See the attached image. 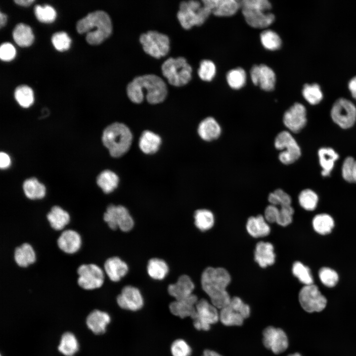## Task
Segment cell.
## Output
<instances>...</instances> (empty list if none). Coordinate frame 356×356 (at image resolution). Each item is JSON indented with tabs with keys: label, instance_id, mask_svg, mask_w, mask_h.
I'll return each instance as SVG.
<instances>
[{
	"label": "cell",
	"instance_id": "277c9868",
	"mask_svg": "<svg viewBox=\"0 0 356 356\" xmlns=\"http://www.w3.org/2000/svg\"><path fill=\"white\" fill-rule=\"evenodd\" d=\"M133 139L132 133L125 124L114 123L107 126L103 132L102 140L112 157L122 156L129 149Z\"/></svg>",
	"mask_w": 356,
	"mask_h": 356
},
{
	"label": "cell",
	"instance_id": "83f0119b",
	"mask_svg": "<svg viewBox=\"0 0 356 356\" xmlns=\"http://www.w3.org/2000/svg\"><path fill=\"white\" fill-rule=\"evenodd\" d=\"M221 128L215 118L208 117L203 120L198 128V133L203 140L210 141L217 139L221 135Z\"/></svg>",
	"mask_w": 356,
	"mask_h": 356
},
{
	"label": "cell",
	"instance_id": "ee69618b",
	"mask_svg": "<svg viewBox=\"0 0 356 356\" xmlns=\"http://www.w3.org/2000/svg\"><path fill=\"white\" fill-rule=\"evenodd\" d=\"M299 202L301 206L308 211L314 210L318 203L317 195L310 189L302 190L298 197Z\"/></svg>",
	"mask_w": 356,
	"mask_h": 356
},
{
	"label": "cell",
	"instance_id": "cb8c5ba5",
	"mask_svg": "<svg viewBox=\"0 0 356 356\" xmlns=\"http://www.w3.org/2000/svg\"><path fill=\"white\" fill-rule=\"evenodd\" d=\"M104 270L110 280L118 282L128 273V265L120 258L112 257L107 259L104 264Z\"/></svg>",
	"mask_w": 356,
	"mask_h": 356
},
{
	"label": "cell",
	"instance_id": "603a6c76",
	"mask_svg": "<svg viewBox=\"0 0 356 356\" xmlns=\"http://www.w3.org/2000/svg\"><path fill=\"white\" fill-rule=\"evenodd\" d=\"M198 301L197 297L193 294L185 299L172 302L169 305V309L172 313L181 318L192 317L195 312Z\"/></svg>",
	"mask_w": 356,
	"mask_h": 356
},
{
	"label": "cell",
	"instance_id": "f5cc1de1",
	"mask_svg": "<svg viewBox=\"0 0 356 356\" xmlns=\"http://www.w3.org/2000/svg\"><path fill=\"white\" fill-rule=\"evenodd\" d=\"M228 305L238 312L244 319L249 316L250 314V307L247 304H245L240 298L234 297L231 298Z\"/></svg>",
	"mask_w": 356,
	"mask_h": 356
},
{
	"label": "cell",
	"instance_id": "ffe728a7",
	"mask_svg": "<svg viewBox=\"0 0 356 356\" xmlns=\"http://www.w3.org/2000/svg\"><path fill=\"white\" fill-rule=\"evenodd\" d=\"M82 237L75 230L68 229L63 230L57 239L58 248L63 253L73 254L81 248Z\"/></svg>",
	"mask_w": 356,
	"mask_h": 356
},
{
	"label": "cell",
	"instance_id": "6125c7cd",
	"mask_svg": "<svg viewBox=\"0 0 356 356\" xmlns=\"http://www.w3.org/2000/svg\"><path fill=\"white\" fill-rule=\"evenodd\" d=\"M7 21V16L4 13L0 12V26L2 27L4 26Z\"/></svg>",
	"mask_w": 356,
	"mask_h": 356
},
{
	"label": "cell",
	"instance_id": "30bf717a",
	"mask_svg": "<svg viewBox=\"0 0 356 356\" xmlns=\"http://www.w3.org/2000/svg\"><path fill=\"white\" fill-rule=\"evenodd\" d=\"M274 146L277 149L281 151L278 158L284 164H292L301 156V149L299 145L288 131H282L277 135L274 140Z\"/></svg>",
	"mask_w": 356,
	"mask_h": 356
},
{
	"label": "cell",
	"instance_id": "7402d4cb",
	"mask_svg": "<svg viewBox=\"0 0 356 356\" xmlns=\"http://www.w3.org/2000/svg\"><path fill=\"white\" fill-rule=\"evenodd\" d=\"M194 289V283L187 275H181L176 283L170 284L168 287L169 294L175 298V300L188 298L193 294Z\"/></svg>",
	"mask_w": 356,
	"mask_h": 356
},
{
	"label": "cell",
	"instance_id": "8d00e7d4",
	"mask_svg": "<svg viewBox=\"0 0 356 356\" xmlns=\"http://www.w3.org/2000/svg\"><path fill=\"white\" fill-rule=\"evenodd\" d=\"M219 320L225 326H240L243 324L244 318L228 305L221 310Z\"/></svg>",
	"mask_w": 356,
	"mask_h": 356
},
{
	"label": "cell",
	"instance_id": "7dc6e473",
	"mask_svg": "<svg viewBox=\"0 0 356 356\" xmlns=\"http://www.w3.org/2000/svg\"><path fill=\"white\" fill-rule=\"evenodd\" d=\"M216 73V67L213 62L209 60H203L200 62L198 74L201 80L211 81L215 76Z\"/></svg>",
	"mask_w": 356,
	"mask_h": 356
},
{
	"label": "cell",
	"instance_id": "7bdbcfd3",
	"mask_svg": "<svg viewBox=\"0 0 356 356\" xmlns=\"http://www.w3.org/2000/svg\"><path fill=\"white\" fill-rule=\"evenodd\" d=\"M304 98L311 104L315 105L323 98V93L317 84H306L302 89Z\"/></svg>",
	"mask_w": 356,
	"mask_h": 356
},
{
	"label": "cell",
	"instance_id": "91938a15",
	"mask_svg": "<svg viewBox=\"0 0 356 356\" xmlns=\"http://www.w3.org/2000/svg\"><path fill=\"white\" fill-rule=\"evenodd\" d=\"M34 1V0H15L14 2L20 5L27 6Z\"/></svg>",
	"mask_w": 356,
	"mask_h": 356
},
{
	"label": "cell",
	"instance_id": "ab89813d",
	"mask_svg": "<svg viewBox=\"0 0 356 356\" xmlns=\"http://www.w3.org/2000/svg\"><path fill=\"white\" fill-rule=\"evenodd\" d=\"M229 86L234 89H238L244 86L246 82V74L242 68H236L228 72L226 76Z\"/></svg>",
	"mask_w": 356,
	"mask_h": 356
},
{
	"label": "cell",
	"instance_id": "ba28073f",
	"mask_svg": "<svg viewBox=\"0 0 356 356\" xmlns=\"http://www.w3.org/2000/svg\"><path fill=\"white\" fill-rule=\"evenodd\" d=\"M139 41L144 51L154 58H160L169 52V37L157 31H150L142 34L140 36Z\"/></svg>",
	"mask_w": 356,
	"mask_h": 356
},
{
	"label": "cell",
	"instance_id": "f1b7e54d",
	"mask_svg": "<svg viewBox=\"0 0 356 356\" xmlns=\"http://www.w3.org/2000/svg\"><path fill=\"white\" fill-rule=\"evenodd\" d=\"M318 156L319 164L322 168V176H329L333 169L335 162L339 158L338 154L331 148L322 147L319 149Z\"/></svg>",
	"mask_w": 356,
	"mask_h": 356
},
{
	"label": "cell",
	"instance_id": "f907efd6",
	"mask_svg": "<svg viewBox=\"0 0 356 356\" xmlns=\"http://www.w3.org/2000/svg\"><path fill=\"white\" fill-rule=\"evenodd\" d=\"M51 42L57 50L63 51L70 47L71 40L66 32H59L52 35Z\"/></svg>",
	"mask_w": 356,
	"mask_h": 356
},
{
	"label": "cell",
	"instance_id": "3957f363",
	"mask_svg": "<svg viewBox=\"0 0 356 356\" xmlns=\"http://www.w3.org/2000/svg\"><path fill=\"white\" fill-rule=\"evenodd\" d=\"M76 29L80 34H87L86 39L89 44L96 45L101 44L110 36L112 25L106 12L97 10L89 13L79 20Z\"/></svg>",
	"mask_w": 356,
	"mask_h": 356
},
{
	"label": "cell",
	"instance_id": "f546056e",
	"mask_svg": "<svg viewBox=\"0 0 356 356\" xmlns=\"http://www.w3.org/2000/svg\"><path fill=\"white\" fill-rule=\"evenodd\" d=\"M246 229L254 237H264L268 235L270 228L262 215L250 217L247 222Z\"/></svg>",
	"mask_w": 356,
	"mask_h": 356
},
{
	"label": "cell",
	"instance_id": "b9f144b4",
	"mask_svg": "<svg viewBox=\"0 0 356 356\" xmlns=\"http://www.w3.org/2000/svg\"><path fill=\"white\" fill-rule=\"evenodd\" d=\"M260 40L263 46L271 51L279 49L282 44L279 35L271 30L264 31L260 35Z\"/></svg>",
	"mask_w": 356,
	"mask_h": 356
},
{
	"label": "cell",
	"instance_id": "2e32d148",
	"mask_svg": "<svg viewBox=\"0 0 356 356\" xmlns=\"http://www.w3.org/2000/svg\"><path fill=\"white\" fill-rule=\"evenodd\" d=\"M306 115L305 107L301 103H295L284 113L283 123L292 132L297 133L306 126Z\"/></svg>",
	"mask_w": 356,
	"mask_h": 356
},
{
	"label": "cell",
	"instance_id": "44dd1931",
	"mask_svg": "<svg viewBox=\"0 0 356 356\" xmlns=\"http://www.w3.org/2000/svg\"><path fill=\"white\" fill-rule=\"evenodd\" d=\"M111 321V317L106 312L99 310L91 311L87 316L86 322L88 328L94 334L100 335L106 331Z\"/></svg>",
	"mask_w": 356,
	"mask_h": 356
},
{
	"label": "cell",
	"instance_id": "e0dca14e",
	"mask_svg": "<svg viewBox=\"0 0 356 356\" xmlns=\"http://www.w3.org/2000/svg\"><path fill=\"white\" fill-rule=\"evenodd\" d=\"M117 303L122 309L137 311L142 308L144 301L139 290L133 286H125L117 297Z\"/></svg>",
	"mask_w": 356,
	"mask_h": 356
},
{
	"label": "cell",
	"instance_id": "f6af8a7d",
	"mask_svg": "<svg viewBox=\"0 0 356 356\" xmlns=\"http://www.w3.org/2000/svg\"><path fill=\"white\" fill-rule=\"evenodd\" d=\"M293 275L305 285L313 284V278L310 268L300 262H295L292 267Z\"/></svg>",
	"mask_w": 356,
	"mask_h": 356
},
{
	"label": "cell",
	"instance_id": "5bb4252c",
	"mask_svg": "<svg viewBox=\"0 0 356 356\" xmlns=\"http://www.w3.org/2000/svg\"><path fill=\"white\" fill-rule=\"evenodd\" d=\"M299 300L303 309L307 312H318L326 307L327 300L314 284L304 286L299 294Z\"/></svg>",
	"mask_w": 356,
	"mask_h": 356
},
{
	"label": "cell",
	"instance_id": "d4e9b609",
	"mask_svg": "<svg viewBox=\"0 0 356 356\" xmlns=\"http://www.w3.org/2000/svg\"><path fill=\"white\" fill-rule=\"evenodd\" d=\"M13 258L18 267L25 268L35 263L36 254L32 246L25 242L15 248Z\"/></svg>",
	"mask_w": 356,
	"mask_h": 356
},
{
	"label": "cell",
	"instance_id": "681fc988",
	"mask_svg": "<svg viewBox=\"0 0 356 356\" xmlns=\"http://www.w3.org/2000/svg\"><path fill=\"white\" fill-rule=\"evenodd\" d=\"M318 275L321 282L328 287L335 286L339 279L337 273L334 270L326 267L320 269Z\"/></svg>",
	"mask_w": 356,
	"mask_h": 356
},
{
	"label": "cell",
	"instance_id": "c3c4849f",
	"mask_svg": "<svg viewBox=\"0 0 356 356\" xmlns=\"http://www.w3.org/2000/svg\"><path fill=\"white\" fill-rule=\"evenodd\" d=\"M268 200L271 205L276 206L291 205L292 201L290 195L281 189H277L270 193L268 195Z\"/></svg>",
	"mask_w": 356,
	"mask_h": 356
},
{
	"label": "cell",
	"instance_id": "d590c367",
	"mask_svg": "<svg viewBox=\"0 0 356 356\" xmlns=\"http://www.w3.org/2000/svg\"><path fill=\"white\" fill-rule=\"evenodd\" d=\"M147 271L150 277L155 280H162L169 272L166 262L159 258H152L147 264Z\"/></svg>",
	"mask_w": 356,
	"mask_h": 356
},
{
	"label": "cell",
	"instance_id": "484cf974",
	"mask_svg": "<svg viewBox=\"0 0 356 356\" xmlns=\"http://www.w3.org/2000/svg\"><path fill=\"white\" fill-rule=\"evenodd\" d=\"M254 257L255 261L263 268L273 265L275 262V255L272 244L263 241L258 243Z\"/></svg>",
	"mask_w": 356,
	"mask_h": 356
},
{
	"label": "cell",
	"instance_id": "9c48e42d",
	"mask_svg": "<svg viewBox=\"0 0 356 356\" xmlns=\"http://www.w3.org/2000/svg\"><path fill=\"white\" fill-rule=\"evenodd\" d=\"M78 275L77 282L81 288L86 290H92L99 288L103 284L104 273L98 265L93 264H83L77 269Z\"/></svg>",
	"mask_w": 356,
	"mask_h": 356
},
{
	"label": "cell",
	"instance_id": "836d02e7",
	"mask_svg": "<svg viewBox=\"0 0 356 356\" xmlns=\"http://www.w3.org/2000/svg\"><path fill=\"white\" fill-rule=\"evenodd\" d=\"M23 188L25 196L31 200L42 199L46 193L44 185L36 178L26 179L24 182Z\"/></svg>",
	"mask_w": 356,
	"mask_h": 356
},
{
	"label": "cell",
	"instance_id": "d6a6232c",
	"mask_svg": "<svg viewBox=\"0 0 356 356\" xmlns=\"http://www.w3.org/2000/svg\"><path fill=\"white\" fill-rule=\"evenodd\" d=\"M13 38L19 46L26 47L32 44L34 36L31 27L24 23H19L14 28Z\"/></svg>",
	"mask_w": 356,
	"mask_h": 356
},
{
	"label": "cell",
	"instance_id": "9f6ffc18",
	"mask_svg": "<svg viewBox=\"0 0 356 356\" xmlns=\"http://www.w3.org/2000/svg\"><path fill=\"white\" fill-rule=\"evenodd\" d=\"M279 214V209L276 206L270 205L265 211V218L269 222H277Z\"/></svg>",
	"mask_w": 356,
	"mask_h": 356
},
{
	"label": "cell",
	"instance_id": "11a10c76",
	"mask_svg": "<svg viewBox=\"0 0 356 356\" xmlns=\"http://www.w3.org/2000/svg\"><path fill=\"white\" fill-rule=\"evenodd\" d=\"M355 160L352 157H347L344 160L342 167V175L347 182H353L352 173Z\"/></svg>",
	"mask_w": 356,
	"mask_h": 356
},
{
	"label": "cell",
	"instance_id": "816d5d0a",
	"mask_svg": "<svg viewBox=\"0 0 356 356\" xmlns=\"http://www.w3.org/2000/svg\"><path fill=\"white\" fill-rule=\"evenodd\" d=\"M171 352L173 356H190L192 351L189 344L183 339H177L173 342L171 346Z\"/></svg>",
	"mask_w": 356,
	"mask_h": 356
},
{
	"label": "cell",
	"instance_id": "7a4b0ae2",
	"mask_svg": "<svg viewBox=\"0 0 356 356\" xmlns=\"http://www.w3.org/2000/svg\"><path fill=\"white\" fill-rule=\"evenodd\" d=\"M231 280L228 272L222 267H208L201 275L203 290L209 296L211 304L221 310L230 303L231 298L226 288Z\"/></svg>",
	"mask_w": 356,
	"mask_h": 356
},
{
	"label": "cell",
	"instance_id": "ac0fdd59",
	"mask_svg": "<svg viewBox=\"0 0 356 356\" xmlns=\"http://www.w3.org/2000/svg\"><path fill=\"white\" fill-rule=\"evenodd\" d=\"M252 83L265 91H271L275 87V74L272 69L265 64L256 65L250 70Z\"/></svg>",
	"mask_w": 356,
	"mask_h": 356
},
{
	"label": "cell",
	"instance_id": "8fae6325",
	"mask_svg": "<svg viewBox=\"0 0 356 356\" xmlns=\"http://www.w3.org/2000/svg\"><path fill=\"white\" fill-rule=\"evenodd\" d=\"M103 220L110 228H119L124 232L130 231L134 227V221L128 209L122 205H109L103 214Z\"/></svg>",
	"mask_w": 356,
	"mask_h": 356
},
{
	"label": "cell",
	"instance_id": "6f0895ef",
	"mask_svg": "<svg viewBox=\"0 0 356 356\" xmlns=\"http://www.w3.org/2000/svg\"><path fill=\"white\" fill-rule=\"evenodd\" d=\"M11 160L9 155L5 152H1L0 154V167L1 169H5L9 167Z\"/></svg>",
	"mask_w": 356,
	"mask_h": 356
},
{
	"label": "cell",
	"instance_id": "5b68a950",
	"mask_svg": "<svg viewBox=\"0 0 356 356\" xmlns=\"http://www.w3.org/2000/svg\"><path fill=\"white\" fill-rule=\"evenodd\" d=\"M240 1L243 15L251 27L266 28L274 21V14L268 12L271 8V4L268 0H242Z\"/></svg>",
	"mask_w": 356,
	"mask_h": 356
},
{
	"label": "cell",
	"instance_id": "4fadbf2b",
	"mask_svg": "<svg viewBox=\"0 0 356 356\" xmlns=\"http://www.w3.org/2000/svg\"><path fill=\"white\" fill-rule=\"evenodd\" d=\"M330 114L333 122L340 127L349 129L356 121V107L351 101L340 98L333 104Z\"/></svg>",
	"mask_w": 356,
	"mask_h": 356
},
{
	"label": "cell",
	"instance_id": "94428289",
	"mask_svg": "<svg viewBox=\"0 0 356 356\" xmlns=\"http://www.w3.org/2000/svg\"><path fill=\"white\" fill-rule=\"evenodd\" d=\"M203 356H222L218 353L211 350H205Z\"/></svg>",
	"mask_w": 356,
	"mask_h": 356
},
{
	"label": "cell",
	"instance_id": "1f68e13d",
	"mask_svg": "<svg viewBox=\"0 0 356 356\" xmlns=\"http://www.w3.org/2000/svg\"><path fill=\"white\" fill-rule=\"evenodd\" d=\"M57 349L65 356H74L79 351V344L73 333L65 332L61 337Z\"/></svg>",
	"mask_w": 356,
	"mask_h": 356
},
{
	"label": "cell",
	"instance_id": "f35d334b",
	"mask_svg": "<svg viewBox=\"0 0 356 356\" xmlns=\"http://www.w3.org/2000/svg\"><path fill=\"white\" fill-rule=\"evenodd\" d=\"M195 226L201 231L210 229L214 224V216L211 211L207 209L196 210L194 215Z\"/></svg>",
	"mask_w": 356,
	"mask_h": 356
},
{
	"label": "cell",
	"instance_id": "bcb514c9",
	"mask_svg": "<svg viewBox=\"0 0 356 356\" xmlns=\"http://www.w3.org/2000/svg\"><path fill=\"white\" fill-rule=\"evenodd\" d=\"M35 14L38 20L44 23H51L56 18V13L51 6L37 5L34 8Z\"/></svg>",
	"mask_w": 356,
	"mask_h": 356
},
{
	"label": "cell",
	"instance_id": "9a60e30c",
	"mask_svg": "<svg viewBox=\"0 0 356 356\" xmlns=\"http://www.w3.org/2000/svg\"><path fill=\"white\" fill-rule=\"evenodd\" d=\"M264 346L275 354L285 351L288 346V340L285 332L280 328L268 326L263 333Z\"/></svg>",
	"mask_w": 356,
	"mask_h": 356
},
{
	"label": "cell",
	"instance_id": "d6986e66",
	"mask_svg": "<svg viewBox=\"0 0 356 356\" xmlns=\"http://www.w3.org/2000/svg\"><path fill=\"white\" fill-rule=\"evenodd\" d=\"M203 3L217 16L227 17L235 14L241 8L240 0H203Z\"/></svg>",
	"mask_w": 356,
	"mask_h": 356
},
{
	"label": "cell",
	"instance_id": "4dcf8cb0",
	"mask_svg": "<svg viewBox=\"0 0 356 356\" xmlns=\"http://www.w3.org/2000/svg\"><path fill=\"white\" fill-rule=\"evenodd\" d=\"M161 143L159 135L150 131H144L139 140V146L145 154H153L158 151Z\"/></svg>",
	"mask_w": 356,
	"mask_h": 356
},
{
	"label": "cell",
	"instance_id": "db71d44e",
	"mask_svg": "<svg viewBox=\"0 0 356 356\" xmlns=\"http://www.w3.org/2000/svg\"><path fill=\"white\" fill-rule=\"evenodd\" d=\"M16 50L14 46L9 43H2L0 47V58L5 61L12 60L15 56Z\"/></svg>",
	"mask_w": 356,
	"mask_h": 356
},
{
	"label": "cell",
	"instance_id": "8992f818",
	"mask_svg": "<svg viewBox=\"0 0 356 356\" xmlns=\"http://www.w3.org/2000/svg\"><path fill=\"white\" fill-rule=\"evenodd\" d=\"M210 14L211 11L202 1H184L179 5L177 17L182 27L188 30L194 26L202 25Z\"/></svg>",
	"mask_w": 356,
	"mask_h": 356
},
{
	"label": "cell",
	"instance_id": "7c38bea8",
	"mask_svg": "<svg viewBox=\"0 0 356 356\" xmlns=\"http://www.w3.org/2000/svg\"><path fill=\"white\" fill-rule=\"evenodd\" d=\"M194 327L198 330H209L212 324L219 320V312L213 305L202 299L196 305V311L191 317Z\"/></svg>",
	"mask_w": 356,
	"mask_h": 356
},
{
	"label": "cell",
	"instance_id": "74e56055",
	"mask_svg": "<svg viewBox=\"0 0 356 356\" xmlns=\"http://www.w3.org/2000/svg\"><path fill=\"white\" fill-rule=\"evenodd\" d=\"M312 225L316 232L321 235H325L331 232L334 226V222L328 214H320L313 218Z\"/></svg>",
	"mask_w": 356,
	"mask_h": 356
},
{
	"label": "cell",
	"instance_id": "52a82bcc",
	"mask_svg": "<svg viewBox=\"0 0 356 356\" xmlns=\"http://www.w3.org/2000/svg\"><path fill=\"white\" fill-rule=\"evenodd\" d=\"M161 69L164 76L174 86H184L191 79L192 68L184 57L169 58L163 63Z\"/></svg>",
	"mask_w": 356,
	"mask_h": 356
},
{
	"label": "cell",
	"instance_id": "6da1fadb",
	"mask_svg": "<svg viewBox=\"0 0 356 356\" xmlns=\"http://www.w3.org/2000/svg\"><path fill=\"white\" fill-rule=\"evenodd\" d=\"M151 104L163 101L167 95V86L159 77L153 74L144 75L135 78L127 87V93L134 103H140L144 98V93Z\"/></svg>",
	"mask_w": 356,
	"mask_h": 356
},
{
	"label": "cell",
	"instance_id": "e575fe53",
	"mask_svg": "<svg viewBox=\"0 0 356 356\" xmlns=\"http://www.w3.org/2000/svg\"><path fill=\"white\" fill-rule=\"evenodd\" d=\"M119 181L118 176L108 170L102 171L96 179L97 185L105 193H109L114 191L118 186Z\"/></svg>",
	"mask_w": 356,
	"mask_h": 356
},
{
	"label": "cell",
	"instance_id": "e7e4bbea",
	"mask_svg": "<svg viewBox=\"0 0 356 356\" xmlns=\"http://www.w3.org/2000/svg\"><path fill=\"white\" fill-rule=\"evenodd\" d=\"M288 356H302L299 353H296L293 354H290Z\"/></svg>",
	"mask_w": 356,
	"mask_h": 356
},
{
	"label": "cell",
	"instance_id": "680465c9",
	"mask_svg": "<svg viewBox=\"0 0 356 356\" xmlns=\"http://www.w3.org/2000/svg\"><path fill=\"white\" fill-rule=\"evenodd\" d=\"M348 88L352 95L356 99V76L350 80L348 84Z\"/></svg>",
	"mask_w": 356,
	"mask_h": 356
},
{
	"label": "cell",
	"instance_id": "be15d7a7",
	"mask_svg": "<svg viewBox=\"0 0 356 356\" xmlns=\"http://www.w3.org/2000/svg\"><path fill=\"white\" fill-rule=\"evenodd\" d=\"M352 180L353 182H356V160H355L353 166Z\"/></svg>",
	"mask_w": 356,
	"mask_h": 356
},
{
	"label": "cell",
	"instance_id": "60d3db41",
	"mask_svg": "<svg viewBox=\"0 0 356 356\" xmlns=\"http://www.w3.org/2000/svg\"><path fill=\"white\" fill-rule=\"evenodd\" d=\"M14 96L18 104L24 108L29 107L34 102L33 91L26 85L17 87L15 90Z\"/></svg>",
	"mask_w": 356,
	"mask_h": 356
},
{
	"label": "cell",
	"instance_id": "4316f807",
	"mask_svg": "<svg viewBox=\"0 0 356 356\" xmlns=\"http://www.w3.org/2000/svg\"><path fill=\"white\" fill-rule=\"evenodd\" d=\"M46 218L50 226L54 230H62L70 222L69 213L61 207L55 205L51 207Z\"/></svg>",
	"mask_w": 356,
	"mask_h": 356
}]
</instances>
